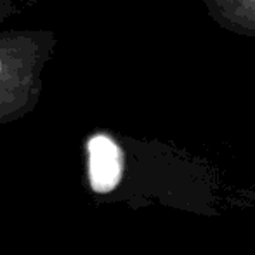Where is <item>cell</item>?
<instances>
[{"label": "cell", "instance_id": "cell-2", "mask_svg": "<svg viewBox=\"0 0 255 255\" xmlns=\"http://www.w3.org/2000/svg\"><path fill=\"white\" fill-rule=\"evenodd\" d=\"M87 175L91 189L99 195L113 191L124 175V151L111 135L98 132L87 139Z\"/></svg>", "mask_w": 255, "mask_h": 255}, {"label": "cell", "instance_id": "cell-1", "mask_svg": "<svg viewBox=\"0 0 255 255\" xmlns=\"http://www.w3.org/2000/svg\"><path fill=\"white\" fill-rule=\"evenodd\" d=\"M56 44V31L44 28L0 33V125L35 110L44 89L42 75Z\"/></svg>", "mask_w": 255, "mask_h": 255}, {"label": "cell", "instance_id": "cell-3", "mask_svg": "<svg viewBox=\"0 0 255 255\" xmlns=\"http://www.w3.org/2000/svg\"><path fill=\"white\" fill-rule=\"evenodd\" d=\"M19 2L21 0H0V24L19 12Z\"/></svg>", "mask_w": 255, "mask_h": 255}]
</instances>
